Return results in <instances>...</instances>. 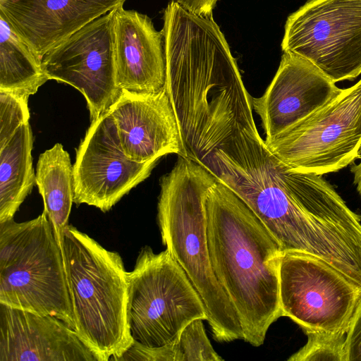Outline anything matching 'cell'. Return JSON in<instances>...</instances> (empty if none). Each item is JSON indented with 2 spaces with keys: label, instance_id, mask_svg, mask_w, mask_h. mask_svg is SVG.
<instances>
[{
  "label": "cell",
  "instance_id": "5bb4252c",
  "mask_svg": "<svg viewBox=\"0 0 361 361\" xmlns=\"http://www.w3.org/2000/svg\"><path fill=\"white\" fill-rule=\"evenodd\" d=\"M126 0H0V16L41 59Z\"/></svg>",
  "mask_w": 361,
  "mask_h": 361
},
{
  "label": "cell",
  "instance_id": "5b68a950",
  "mask_svg": "<svg viewBox=\"0 0 361 361\" xmlns=\"http://www.w3.org/2000/svg\"><path fill=\"white\" fill-rule=\"evenodd\" d=\"M0 303L55 317L74 330L64 259L44 211L0 223Z\"/></svg>",
  "mask_w": 361,
  "mask_h": 361
},
{
  "label": "cell",
  "instance_id": "ac0fdd59",
  "mask_svg": "<svg viewBox=\"0 0 361 361\" xmlns=\"http://www.w3.org/2000/svg\"><path fill=\"white\" fill-rule=\"evenodd\" d=\"M32 147L33 135L29 122L0 147V223L13 219L36 184Z\"/></svg>",
  "mask_w": 361,
  "mask_h": 361
},
{
  "label": "cell",
  "instance_id": "cb8c5ba5",
  "mask_svg": "<svg viewBox=\"0 0 361 361\" xmlns=\"http://www.w3.org/2000/svg\"><path fill=\"white\" fill-rule=\"evenodd\" d=\"M347 361H361V296L346 333Z\"/></svg>",
  "mask_w": 361,
  "mask_h": 361
},
{
  "label": "cell",
  "instance_id": "7a4b0ae2",
  "mask_svg": "<svg viewBox=\"0 0 361 361\" xmlns=\"http://www.w3.org/2000/svg\"><path fill=\"white\" fill-rule=\"evenodd\" d=\"M210 262L252 345L281 316V245L246 203L217 180L205 202Z\"/></svg>",
  "mask_w": 361,
  "mask_h": 361
},
{
  "label": "cell",
  "instance_id": "9a60e30c",
  "mask_svg": "<svg viewBox=\"0 0 361 361\" xmlns=\"http://www.w3.org/2000/svg\"><path fill=\"white\" fill-rule=\"evenodd\" d=\"M0 361L98 360L58 318L0 303Z\"/></svg>",
  "mask_w": 361,
  "mask_h": 361
},
{
  "label": "cell",
  "instance_id": "44dd1931",
  "mask_svg": "<svg viewBox=\"0 0 361 361\" xmlns=\"http://www.w3.org/2000/svg\"><path fill=\"white\" fill-rule=\"evenodd\" d=\"M202 320H192L181 331L177 341L176 361L223 360L212 347Z\"/></svg>",
  "mask_w": 361,
  "mask_h": 361
},
{
  "label": "cell",
  "instance_id": "52a82bcc",
  "mask_svg": "<svg viewBox=\"0 0 361 361\" xmlns=\"http://www.w3.org/2000/svg\"><path fill=\"white\" fill-rule=\"evenodd\" d=\"M264 142L294 171L323 176L350 165L361 147V79Z\"/></svg>",
  "mask_w": 361,
  "mask_h": 361
},
{
  "label": "cell",
  "instance_id": "7c38bea8",
  "mask_svg": "<svg viewBox=\"0 0 361 361\" xmlns=\"http://www.w3.org/2000/svg\"><path fill=\"white\" fill-rule=\"evenodd\" d=\"M124 154L139 163L169 154L185 157L176 114L165 87L156 92L121 90L108 110Z\"/></svg>",
  "mask_w": 361,
  "mask_h": 361
},
{
  "label": "cell",
  "instance_id": "7402d4cb",
  "mask_svg": "<svg viewBox=\"0 0 361 361\" xmlns=\"http://www.w3.org/2000/svg\"><path fill=\"white\" fill-rule=\"evenodd\" d=\"M29 98L0 90V147L4 146L25 123L29 122Z\"/></svg>",
  "mask_w": 361,
  "mask_h": 361
},
{
  "label": "cell",
  "instance_id": "3957f363",
  "mask_svg": "<svg viewBox=\"0 0 361 361\" xmlns=\"http://www.w3.org/2000/svg\"><path fill=\"white\" fill-rule=\"evenodd\" d=\"M216 181L204 166L179 156L160 180L157 217L162 243L200 295L214 338L230 342L243 339V331L210 262L205 202Z\"/></svg>",
  "mask_w": 361,
  "mask_h": 361
},
{
  "label": "cell",
  "instance_id": "e0dca14e",
  "mask_svg": "<svg viewBox=\"0 0 361 361\" xmlns=\"http://www.w3.org/2000/svg\"><path fill=\"white\" fill-rule=\"evenodd\" d=\"M35 180L44 202V211L52 226L57 243L62 252L64 265V231L73 203V166L68 152L61 143L40 154L35 172ZM66 270V269H65Z\"/></svg>",
  "mask_w": 361,
  "mask_h": 361
},
{
  "label": "cell",
  "instance_id": "4fadbf2b",
  "mask_svg": "<svg viewBox=\"0 0 361 361\" xmlns=\"http://www.w3.org/2000/svg\"><path fill=\"white\" fill-rule=\"evenodd\" d=\"M341 88L317 67L297 55L283 53L264 94L252 98L268 140L296 124L338 94Z\"/></svg>",
  "mask_w": 361,
  "mask_h": 361
},
{
  "label": "cell",
  "instance_id": "9c48e42d",
  "mask_svg": "<svg viewBox=\"0 0 361 361\" xmlns=\"http://www.w3.org/2000/svg\"><path fill=\"white\" fill-rule=\"evenodd\" d=\"M281 316L302 329L347 333L361 286L312 255L285 252L280 261Z\"/></svg>",
  "mask_w": 361,
  "mask_h": 361
},
{
  "label": "cell",
  "instance_id": "277c9868",
  "mask_svg": "<svg viewBox=\"0 0 361 361\" xmlns=\"http://www.w3.org/2000/svg\"><path fill=\"white\" fill-rule=\"evenodd\" d=\"M66 274L75 328L98 361L117 360L133 343L127 319L128 279L118 252L68 224Z\"/></svg>",
  "mask_w": 361,
  "mask_h": 361
},
{
  "label": "cell",
  "instance_id": "2e32d148",
  "mask_svg": "<svg viewBox=\"0 0 361 361\" xmlns=\"http://www.w3.org/2000/svg\"><path fill=\"white\" fill-rule=\"evenodd\" d=\"M114 52L121 90L150 93L165 87L164 34L147 15L123 5L114 9Z\"/></svg>",
  "mask_w": 361,
  "mask_h": 361
},
{
  "label": "cell",
  "instance_id": "8992f818",
  "mask_svg": "<svg viewBox=\"0 0 361 361\" xmlns=\"http://www.w3.org/2000/svg\"><path fill=\"white\" fill-rule=\"evenodd\" d=\"M127 319L133 342L148 348L176 343L190 322L207 320L204 303L169 250L145 246L128 272Z\"/></svg>",
  "mask_w": 361,
  "mask_h": 361
},
{
  "label": "cell",
  "instance_id": "ba28073f",
  "mask_svg": "<svg viewBox=\"0 0 361 361\" xmlns=\"http://www.w3.org/2000/svg\"><path fill=\"white\" fill-rule=\"evenodd\" d=\"M284 28L283 53L311 62L335 83L361 74V0H308Z\"/></svg>",
  "mask_w": 361,
  "mask_h": 361
},
{
  "label": "cell",
  "instance_id": "6da1fadb",
  "mask_svg": "<svg viewBox=\"0 0 361 361\" xmlns=\"http://www.w3.org/2000/svg\"><path fill=\"white\" fill-rule=\"evenodd\" d=\"M197 163L246 203L283 252L307 254L339 269L357 250L361 216L322 175L281 164L257 128L233 126Z\"/></svg>",
  "mask_w": 361,
  "mask_h": 361
},
{
  "label": "cell",
  "instance_id": "ffe728a7",
  "mask_svg": "<svg viewBox=\"0 0 361 361\" xmlns=\"http://www.w3.org/2000/svg\"><path fill=\"white\" fill-rule=\"evenodd\" d=\"M302 330L307 341L288 361H347L346 333Z\"/></svg>",
  "mask_w": 361,
  "mask_h": 361
},
{
  "label": "cell",
  "instance_id": "d6986e66",
  "mask_svg": "<svg viewBox=\"0 0 361 361\" xmlns=\"http://www.w3.org/2000/svg\"><path fill=\"white\" fill-rule=\"evenodd\" d=\"M42 61L0 16V90L35 94L49 80Z\"/></svg>",
  "mask_w": 361,
  "mask_h": 361
},
{
  "label": "cell",
  "instance_id": "603a6c76",
  "mask_svg": "<svg viewBox=\"0 0 361 361\" xmlns=\"http://www.w3.org/2000/svg\"><path fill=\"white\" fill-rule=\"evenodd\" d=\"M177 341L159 348H148L133 341L117 360L176 361Z\"/></svg>",
  "mask_w": 361,
  "mask_h": 361
},
{
  "label": "cell",
  "instance_id": "8fae6325",
  "mask_svg": "<svg viewBox=\"0 0 361 361\" xmlns=\"http://www.w3.org/2000/svg\"><path fill=\"white\" fill-rule=\"evenodd\" d=\"M157 162L139 163L126 157L107 111L91 121L75 150L73 202L108 212L147 179Z\"/></svg>",
  "mask_w": 361,
  "mask_h": 361
},
{
  "label": "cell",
  "instance_id": "30bf717a",
  "mask_svg": "<svg viewBox=\"0 0 361 361\" xmlns=\"http://www.w3.org/2000/svg\"><path fill=\"white\" fill-rule=\"evenodd\" d=\"M114 9L75 32L42 61L49 80L68 84L84 96L91 121L107 111L121 92L116 83Z\"/></svg>",
  "mask_w": 361,
  "mask_h": 361
}]
</instances>
